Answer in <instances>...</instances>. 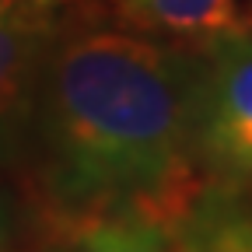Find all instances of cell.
<instances>
[{"label": "cell", "instance_id": "1", "mask_svg": "<svg viewBox=\"0 0 252 252\" xmlns=\"http://www.w3.org/2000/svg\"><path fill=\"white\" fill-rule=\"evenodd\" d=\"M28 158L53 238L119 214L172 224L207 182L193 158V49L60 18Z\"/></svg>", "mask_w": 252, "mask_h": 252}, {"label": "cell", "instance_id": "2", "mask_svg": "<svg viewBox=\"0 0 252 252\" xmlns=\"http://www.w3.org/2000/svg\"><path fill=\"white\" fill-rule=\"evenodd\" d=\"M193 158L203 179L252 182V25L193 49Z\"/></svg>", "mask_w": 252, "mask_h": 252}, {"label": "cell", "instance_id": "3", "mask_svg": "<svg viewBox=\"0 0 252 252\" xmlns=\"http://www.w3.org/2000/svg\"><path fill=\"white\" fill-rule=\"evenodd\" d=\"M60 28V11L35 0L0 4V168L28 158L46 56Z\"/></svg>", "mask_w": 252, "mask_h": 252}, {"label": "cell", "instance_id": "4", "mask_svg": "<svg viewBox=\"0 0 252 252\" xmlns=\"http://www.w3.org/2000/svg\"><path fill=\"white\" fill-rule=\"evenodd\" d=\"M172 252H252L249 182L207 179L172 220Z\"/></svg>", "mask_w": 252, "mask_h": 252}, {"label": "cell", "instance_id": "5", "mask_svg": "<svg viewBox=\"0 0 252 252\" xmlns=\"http://www.w3.org/2000/svg\"><path fill=\"white\" fill-rule=\"evenodd\" d=\"M109 11L137 35L196 49L249 28L235 0H105Z\"/></svg>", "mask_w": 252, "mask_h": 252}, {"label": "cell", "instance_id": "6", "mask_svg": "<svg viewBox=\"0 0 252 252\" xmlns=\"http://www.w3.org/2000/svg\"><path fill=\"white\" fill-rule=\"evenodd\" d=\"M60 252H172V224L147 214H119L56 235Z\"/></svg>", "mask_w": 252, "mask_h": 252}, {"label": "cell", "instance_id": "7", "mask_svg": "<svg viewBox=\"0 0 252 252\" xmlns=\"http://www.w3.org/2000/svg\"><path fill=\"white\" fill-rule=\"evenodd\" d=\"M11 242H14V207L0 193V252H11Z\"/></svg>", "mask_w": 252, "mask_h": 252}, {"label": "cell", "instance_id": "8", "mask_svg": "<svg viewBox=\"0 0 252 252\" xmlns=\"http://www.w3.org/2000/svg\"><path fill=\"white\" fill-rule=\"evenodd\" d=\"M35 4H46V7H70V4H84V0H35Z\"/></svg>", "mask_w": 252, "mask_h": 252}, {"label": "cell", "instance_id": "9", "mask_svg": "<svg viewBox=\"0 0 252 252\" xmlns=\"http://www.w3.org/2000/svg\"><path fill=\"white\" fill-rule=\"evenodd\" d=\"M0 4H4V0H0Z\"/></svg>", "mask_w": 252, "mask_h": 252}]
</instances>
